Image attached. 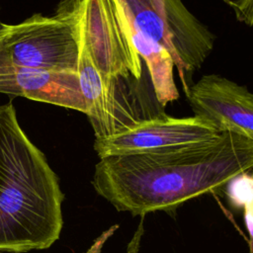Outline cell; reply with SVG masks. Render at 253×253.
<instances>
[{
	"label": "cell",
	"instance_id": "obj_8",
	"mask_svg": "<svg viewBox=\"0 0 253 253\" xmlns=\"http://www.w3.org/2000/svg\"><path fill=\"white\" fill-rule=\"evenodd\" d=\"M132 44L144 61L155 97L165 107L179 98V91L174 80V59L169 50L130 25Z\"/></svg>",
	"mask_w": 253,
	"mask_h": 253
},
{
	"label": "cell",
	"instance_id": "obj_15",
	"mask_svg": "<svg viewBox=\"0 0 253 253\" xmlns=\"http://www.w3.org/2000/svg\"><path fill=\"white\" fill-rule=\"evenodd\" d=\"M252 172H253V169H252Z\"/></svg>",
	"mask_w": 253,
	"mask_h": 253
},
{
	"label": "cell",
	"instance_id": "obj_5",
	"mask_svg": "<svg viewBox=\"0 0 253 253\" xmlns=\"http://www.w3.org/2000/svg\"><path fill=\"white\" fill-rule=\"evenodd\" d=\"M221 132L199 116L176 118L164 114L135 123L103 138H95L94 149L100 158L137 154L167 147L211 140Z\"/></svg>",
	"mask_w": 253,
	"mask_h": 253
},
{
	"label": "cell",
	"instance_id": "obj_12",
	"mask_svg": "<svg viewBox=\"0 0 253 253\" xmlns=\"http://www.w3.org/2000/svg\"><path fill=\"white\" fill-rule=\"evenodd\" d=\"M245 210V222L250 233V249L253 253V201L244 206Z\"/></svg>",
	"mask_w": 253,
	"mask_h": 253
},
{
	"label": "cell",
	"instance_id": "obj_2",
	"mask_svg": "<svg viewBox=\"0 0 253 253\" xmlns=\"http://www.w3.org/2000/svg\"><path fill=\"white\" fill-rule=\"evenodd\" d=\"M62 201L57 176L22 129L14 105H1L0 251L51 246L63 225Z\"/></svg>",
	"mask_w": 253,
	"mask_h": 253
},
{
	"label": "cell",
	"instance_id": "obj_6",
	"mask_svg": "<svg viewBox=\"0 0 253 253\" xmlns=\"http://www.w3.org/2000/svg\"><path fill=\"white\" fill-rule=\"evenodd\" d=\"M187 100L195 116L253 141V93L245 85L216 74H206L189 86Z\"/></svg>",
	"mask_w": 253,
	"mask_h": 253
},
{
	"label": "cell",
	"instance_id": "obj_13",
	"mask_svg": "<svg viewBox=\"0 0 253 253\" xmlns=\"http://www.w3.org/2000/svg\"><path fill=\"white\" fill-rule=\"evenodd\" d=\"M7 27H8V25H7V24H4V23L0 20V35L4 34V33L6 32Z\"/></svg>",
	"mask_w": 253,
	"mask_h": 253
},
{
	"label": "cell",
	"instance_id": "obj_14",
	"mask_svg": "<svg viewBox=\"0 0 253 253\" xmlns=\"http://www.w3.org/2000/svg\"><path fill=\"white\" fill-rule=\"evenodd\" d=\"M226 5H228L229 7H231V3H232V0H222Z\"/></svg>",
	"mask_w": 253,
	"mask_h": 253
},
{
	"label": "cell",
	"instance_id": "obj_1",
	"mask_svg": "<svg viewBox=\"0 0 253 253\" xmlns=\"http://www.w3.org/2000/svg\"><path fill=\"white\" fill-rule=\"evenodd\" d=\"M253 169V141L230 131L211 140L100 158L92 185L119 211H173Z\"/></svg>",
	"mask_w": 253,
	"mask_h": 253
},
{
	"label": "cell",
	"instance_id": "obj_4",
	"mask_svg": "<svg viewBox=\"0 0 253 253\" xmlns=\"http://www.w3.org/2000/svg\"><path fill=\"white\" fill-rule=\"evenodd\" d=\"M82 36L89 54L105 79L142 78V60L130 34L123 0H82Z\"/></svg>",
	"mask_w": 253,
	"mask_h": 253
},
{
	"label": "cell",
	"instance_id": "obj_9",
	"mask_svg": "<svg viewBox=\"0 0 253 253\" xmlns=\"http://www.w3.org/2000/svg\"><path fill=\"white\" fill-rule=\"evenodd\" d=\"M126 13L133 29L141 32L143 35L153 39L163 46H165L171 53L175 67L178 69L179 77L185 94L189 90V86L186 80V72L183 64L179 58V55L174 47L171 34L160 18L156 11L153 0H123Z\"/></svg>",
	"mask_w": 253,
	"mask_h": 253
},
{
	"label": "cell",
	"instance_id": "obj_7",
	"mask_svg": "<svg viewBox=\"0 0 253 253\" xmlns=\"http://www.w3.org/2000/svg\"><path fill=\"white\" fill-rule=\"evenodd\" d=\"M0 93L86 113L78 73L45 71L20 66L11 60L1 39Z\"/></svg>",
	"mask_w": 253,
	"mask_h": 253
},
{
	"label": "cell",
	"instance_id": "obj_3",
	"mask_svg": "<svg viewBox=\"0 0 253 253\" xmlns=\"http://www.w3.org/2000/svg\"><path fill=\"white\" fill-rule=\"evenodd\" d=\"M82 0H62L50 16L35 14L0 35L11 60L45 71L76 72Z\"/></svg>",
	"mask_w": 253,
	"mask_h": 253
},
{
	"label": "cell",
	"instance_id": "obj_11",
	"mask_svg": "<svg viewBox=\"0 0 253 253\" xmlns=\"http://www.w3.org/2000/svg\"><path fill=\"white\" fill-rule=\"evenodd\" d=\"M231 8L239 22L253 27V0H232Z\"/></svg>",
	"mask_w": 253,
	"mask_h": 253
},
{
	"label": "cell",
	"instance_id": "obj_10",
	"mask_svg": "<svg viewBox=\"0 0 253 253\" xmlns=\"http://www.w3.org/2000/svg\"><path fill=\"white\" fill-rule=\"evenodd\" d=\"M226 186L229 199L235 207H244L253 201L252 170L236 176Z\"/></svg>",
	"mask_w": 253,
	"mask_h": 253
}]
</instances>
